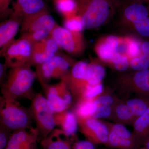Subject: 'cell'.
Listing matches in <instances>:
<instances>
[{"mask_svg": "<svg viewBox=\"0 0 149 149\" xmlns=\"http://www.w3.org/2000/svg\"><path fill=\"white\" fill-rule=\"evenodd\" d=\"M31 66L25 64L10 68L5 81L1 85L2 97L6 100H32L36 93L32 87L37 74Z\"/></svg>", "mask_w": 149, "mask_h": 149, "instance_id": "cell-1", "label": "cell"}, {"mask_svg": "<svg viewBox=\"0 0 149 149\" xmlns=\"http://www.w3.org/2000/svg\"><path fill=\"white\" fill-rule=\"evenodd\" d=\"M77 15L84 29H96L105 24L115 12L112 0H75Z\"/></svg>", "mask_w": 149, "mask_h": 149, "instance_id": "cell-2", "label": "cell"}, {"mask_svg": "<svg viewBox=\"0 0 149 149\" xmlns=\"http://www.w3.org/2000/svg\"><path fill=\"white\" fill-rule=\"evenodd\" d=\"M33 120L31 110L16 100L0 99V125L13 132L32 127Z\"/></svg>", "mask_w": 149, "mask_h": 149, "instance_id": "cell-3", "label": "cell"}, {"mask_svg": "<svg viewBox=\"0 0 149 149\" xmlns=\"http://www.w3.org/2000/svg\"><path fill=\"white\" fill-rule=\"evenodd\" d=\"M57 25L54 17L46 10L24 19L21 24V33L23 37L34 44L49 37Z\"/></svg>", "mask_w": 149, "mask_h": 149, "instance_id": "cell-4", "label": "cell"}, {"mask_svg": "<svg viewBox=\"0 0 149 149\" xmlns=\"http://www.w3.org/2000/svg\"><path fill=\"white\" fill-rule=\"evenodd\" d=\"M29 107L40 138L47 137L56 126L54 111L45 96L36 93Z\"/></svg>", "mask_w": 149, "mask_h": 149, "instance_id": "cell-5", "label": "cell"}, {"mask_svg": "<svg viewBox=\"0 0 149 149\" xmlns=\"http://www.w3.org/2000/svg\"><path fill=\"white\" fill-rule=\"evenodd\" d=\"M76 62L69 56L59 53L35 67L37 79L40 84L49 83L52 79H64Z\"/></svg>", "mask_w": 149, "mask_h": 149, "instance_id": "cell-6", "label": "cell"}, {"mask_svg": "<svg viewBox=\"0 0 149 149\" xmlns=\"http://www.w3.org/2000/svg\"><path fill=\"white\" fill-rule=\"evenodd\" d=\"M49 36L56 42L61 49L70 55H79L85 50L86 44L82 32L70 31L58 24Z\"/></svg>", "mask_w": 149, "mask_h": 149, "instance_id": "cell-7", "label": "cell"}, {"mask_svg": "<svg viewBox=\"0 0 149 149\" xmlns=\"http://www.w3.org/2000/svg\"><path fill=\"white\" fill-rule=\"evenodd\" d=\"M34 44L22 37L14 41L9 46L3 57L4 63L10 68L29 64Z\"/></svg>", "mask_w": 149, "mask_h": 149, "instance_id": "cell-8", "label": "cell"}, {"mask_svg": "<svg viewBox=\"0 0 149 149\" xmlns=\"http://www.w3.org/2000/svg\"><path fill=\"white\" fill-rule=\"evenodd\" d=\"M116 82L121 90L149 99V69L123 73L118 76Z\"/></svg>", "mask_w": 149, "mask_h": 149, "instance_id": "cell-9", "label": "cell"}, {"mask_svg": "<svg viewBox=\"0 0 149 149\" xmlns=\"http://www.w3.org/2000/svg\"><path fill=\"white\" fill-rule=\"evenodd\" d=\"M77 119L80 131L88 141L95 145H107L109 130L105 124L92 117Z\"/></svg>", "mask_w": 149, "mask_h": 149, "instance_id": "cell-10", "label": "cell"}, {"mask_svg": "<svg viewBox=\"0 0 149 149\" xmlns=\"http://www.w3.org/2000/svg\"><path fill=\"white\" fill-rule=\"evenodd\" d=\"M145 3L125 0L120 8L119 24L124 30L136 22L149 16V10Z\"/></svg>", "mask_w": 149, "mask_h": 149, "instance_id": "cell-11", "label": "cell"}, {"mask_svg": "<svg viewBox=\"0 0 149 149\" xmlns=\"http://www.w3.org/2000/svg\"><path fill=\"white\" fill-rule=\"evenodd\" d=\"M40 136L33 126L13 131L5 149H37Z\"/></svg>", "mask_w": 149, "mask_h": 149, "instance_id": "cell-12", "label": "cell"}, {"mask_svg": "<svg viewBox=\"0 0 149 149\" xmlns=\"http://www.w3.org/2000/svg\"><path fill=\"white\" fill-rule=\"evenodd\" d=\"M23 18L15 14L0 25V56H3L21 26Z\"/></svg>", "mask_w": 149, "mask_h": 149, "instance_id": "cell-13", "label": "cell"}, {"mask_svg": "<svg viewBox=\"0 0 149 149\" xmlns=\"http://www.w3.org/2000/svg\"><path fill=\"white\" fill-rule=\"evenodd\" d=\"M120 37L110 35L99 39L95 46V52L101 61L111 64L118 53Z\"/></svg>", "mask_w": 149, "mask_h": 149, "instance_id": "cell-14", "label": "cell"}, {"mask_svg": "<svg viewBox=\"0 0 149 149\" xmlns=\"http://www.w3.org/2000/svg\"><path fill=\"white\" fill-rule=\"evenodd\" d=\"M13 14L23 18H28L47 10L42 0H17Z\"/></svg>", "mask_w": 149, "mask_h": 149, "instance_id": "cell-15", "label": "cell"}, {"mask_svg": "<svg viewBox=\"0 0 149 149\" xmlns=\"http://www.w3.org/2000/svg\"><path fill=\"white\" fill-rule=\"evenodd\" d=\"M54 117L56 126H58L68 137L75 136L78 129V123L74 113L66 110L56 113Z\"/></svg>", "mask_w": 149, "mask_h": 149, "instance_id": "cell-16", "label": "cell"}, {"mask_svg": "<svg viewBox=\"0 0 149 149\" xmlns=\"http://www.w3.org/2000/svg\"><path fill=\"white\" fill-rule=\"evenodd\" d=\"M41 145L43 149H72L69 138L60 129H54L42 139Z\"/></svg>", "mask_w": 149, "mask_h": 149, "instance_id": "cell-17", "label": "cell"}, {"mask_svg": "<svg viewBox=\"0 0 149 149\" xmlns=\"http://www.w3.org/2000/svg\"><path fill=\"white\" fill-rule=\"evenodd\" d=\"M133 134L138 148L149 139V107L135 120Z\"/></svg>", "mask_w": 149, "mask_h": 149, "instance_id": "cell-18", "label": "cell"}, {"mask_svg": "<svg viewBox=\"0 0 149 149\" xmlns=\"http://www.w3.org/2000/svg\"><path fill=\"white\" fill-rule=\"evenodd\" d=\"M44 92H47L60 97L70 106L73 100L72 94L70 91L66 82L64 79L59 83L55 84L43 83L41 84Z\"/></svg>", "mask_w": 149, "mask_h": 149, "instance_id": "cell-19", "label": "cell"}, {"mask_svg": "<svg viewBox=\"0 0 149 149\" xmlns=\"http://www.w3.org/2000/svg\"><path fill=\"white\" fill-rule=\"evenodd\" d=\"M105 74V70L101 65L93 61L90 63L85 77L87 91L90 87L101 83Z\"/></svg>", "mask_w": 149, "mask_h": 149, "instance_id": "cell-20", "label": "cell"}, {"mask_svg": "<svg viewBox=\"0 0 149 149\" xmlns=\"http://www.w3.org/2000/svg\"><path fill=\"white\" fill-rule=\"evenodd\" d=\"M56 54L51 53L46 50L40 42L33 45V51L29 65L36 67L47 61Z\"/></svg>", "mask_w": 149, "mask_h": 149, "instance_id": "cell-21", "label": "cell"}, {"mask_svg": "<svg viewBox=\"0 0 149 149\" xmlns=\"http://www.w3.org/2000/svg\"><path fill=\"white\" fill-rule=\"evenodd\" d=\"M124 30L142 39H149V16L134 23Z\"/></svg>", "mask_w": 149, "mask_h": 149, "instance_id": "cell-22", "label": "cell"}, {"mask_svg": "<svg viewBox=\"0 0 149 149\" xmlns=\"http://www.w3.org/2000/svg\"><path fill=\"white\" fill-rule=\"evenodd\" d=\"M126 104L136 119L143 114L149 107V99L143 97L131 99L127 101Z\"/></svg>", "mask_w": 149, "mask_h": 149, "instance_id": "cell-23", "label": "cell"}, {"mask_svg": "<svg viewBox=\"0 0 149 149\" xmlns=\"http://www.w3.org/2000/svg\"><path fill=\"white\" fill-rule=\"evenodd\" d=\"M54 2L57 9L64 18L77 15V3L75 0H55Z\"/></svg>", "mask_w": 149, "mask_h": 149, "instance_id": "cell-24", "label": "cell"}, {"mask_svg": "<svg viewBox=\"0 0 149 149\" xmlns=\"http://www.w3.org/2000/svg\"><path fill=\"white\" fill-rule=\"evenodd\" d=\"M97 108V105L93 99L85 100L78 103L75 115L77 118H85L91 117Z\"/></svg>", "mask_w": 149, "mask_h": 149, "instance_id": "cell-25", "label": "cell"}, {"mask_svg": "<svg viewBox=\"0 0 149 149\" xmlns=\"http://www.w3.org/2000/svg\"><path fill=\"white\" fill-rule=\"evenodd\" d=\"M46 98L47 100L54 111L55 112L59 113L68 109L69 105L66 103L63 99L58 96L47 92H44Z\"/></svg>", "mask_w": 149, "mask_h": 149, "instance_id": "cell-26", "label": "cell"}, {"mask_svg": "<svg viewBox=\"0 0 149 149\" xmlns=\"http://www.w3.org/2000/svg\"><path fill=\"white\" fill-rule=\"evenodd\" d=\"M64 27L68 30L75 32H82L84 29L81 19L78 15L64 18Z\"/></svg>", "mask_w": 149, "mask_h": 149, "instance_id": "cell-27", "label": "cell"}, {"mask_svg": "<svg viewBox=\"0 0 149 149\" xmlns=\"http://www.w3.org/2000/svg\"><path fill=\"white\" fill-rule=\"evenodd\" d=\"M116 113L118 119L125 122L130 121L135 117L126 104L118 105L116 108Z\"/></svg>", "mask_w": 149, "mask_h": 149, "instance_id": "cell-28", "label": "cell"}, {"mask_svg": "<svg viewBox=\"0 0 149 149\" xmlns=\"http://www.w3.org/2000/svg\"><path fill=\"white\" fill-rule=\"evenodd\" d=\"M129 61L130 60L127 56L118 53L112 61L111 64L114 69L120 72H123L130 67Z\"/></svg>", "mask_w": 149, "mask_h": 149, "instance_id": "cell-29", "label": "cell"}, {"mask_svg": "<svg viewBox=\"0 0 149 149\" xmlns=\"http://www.w3.org/2000/svg\"><path fill=\"white\" fill-rule=\"evenodd\" d=\"M130 67L134 71H142L149 69V64L141 54L136 57L130 59Z\"/></svg>", "mask_w": 149, "mask_h": 149, "instance_id": "cell-30", "label": "cell"}, {"mask_svg": "<svg viewBox=\"0 0 149 149\" xmlns=\"http://www.w3.org/2000/svg\"><path fill=\"white\" fill-rule=\"evenodd\" d=\"M40 42L43 48L49 52L54 54L60 53L59 51L61 49L56 42L50 36Z\"/></svg>", "mask_w": 149, "mask_h": 149, "instance_id": "cell-31", "label": "cell"}, {"mask_svg": "<svg viewBox=\"0 0 149 149\" xmlns=\"http://www.w3.org/2000/svg\"><path fill=\"white\" fill-rule=\"evenodd\" d=\"M111 130H113L118 136L122 138L128 139H132L135 141L133 133L126 127L120 123H116L112 127ZM136 142V141H135Z\"/></svg>", "mask_w": 149, "mask_h": 149, "instance_id": "cell-32", "label": "cell"}, {"mask_svg": "<svg viewBox=\"0 0 149 149\" xmlns=\"http://www.w3.org/2000/svg\"><path fill=\"white\" fill-rule=\"evenodd\" d=\"M111 113L112 109L111 107L98 106L91 117L97 119L107 118L110 116Z\"/></svg>", "mask_w": 149, "mask_h": 149, "instance_id": "cell-33", "label": "cell"}, {"mask_svg": "<svg viewBox=\"0 0 149 149\" xmlns=\"http://www.w3.org/2000/svg\"><path fill=\"white\" fill-rule=\"evenodd\" d=\"M103 86L101 83L92 86L86 91L83 101L93 100L97 96L103 92Z\"/></svg>", "mask_w": 149, "mask_h": 149, "instance_id": "cell-34", "label": "cell"}, {"mask_svg": "<svg viewBox=\"0 0 149 149\" xmlns=\"http://www.w3.org/2000/svg\"><path fill=\"white\" fill-rule=\"evenodd\" d=\"M13 132L0 125V149H5Z\"/></svg>", "mask_w": 149, "mask_h": 149, "instance_id": "cell-35", "label": "cell"}, {"mask_svg": "<svg viewBox=\"0 0 149 149\" xmlns=\"http://www.w3.org/2000/svg\"><path fill=\"white\" fill-rule=\"evenodd\" d=\"M95 103L98 106H110L113 103V99L109 95L99 96L93 99Z\"/></svg>", "mask_w": 149, "mask_h": 149, "instance_id": "cell-36", "label": "cell"}, {"mask_svg": "<svg viewBox=\"0 0 149 149\" xmlns=\"http://www.w3.org/2000/svg\"><path fill=\"white\" fill-rule=\"evenodd\" d=\"M73 149H96L95 144L88 141H77L74 144Z\"/></svg>", "mask_w": 149, "mask_h": 149, "instance_id": "cell-37", "label": "cell"}, {"mask_svg": "<svg viewBox=\"0 0 149 149\" xmlns=\"http://www.w3.org/2000/svg\"><path fill=\"white\" fill-rule=\"evenodd\" d=\"M141 55L149 64V39L141 42Z\"/></svg>", "mask_w": 149, "mask_h": 149, "instance_id": "cell-38", "label": "cell"}, {"mask_svg": "<svg viewBox=\"0 0 149 149\" xmlns=\"http://www.w3.org/2000/svg\"><path fill=\"white\" fill-rule=\"evenodd\" d=\"M7 67L5 63H0V84L1 86L5 81L6 76Z\"/></svg>", "mask_w": 149, "mask_h": 149, "instance_id": "cell-39", "label": "cell"}, {"mask_svg": "<svg viewBox=\"0 0 149 149\" xmlns=\"http://www.w3.org/2000/svg\"><path fill=\"white\" fill-rule=\"evenodd\" d=\"M9 0H1V11L4 12L6 10L8 5Z\"/></svg>", "mask_w": 149, "mask_h": 149, "instance_id": "cell-40", "label": "cell"}, {"mask_svg": "<svg viewBox=\"0 0 149 149\" xmlns=\"http://www.w3.org/2000/svg\"><path fill=\"white\" fill-rule=\"evenodd\" d=\"M136 149H149V139H148L143 145Z\"/></svg>", "mask_w": 149, "mask_h": 149, "instance_id": "cell-41", "label": "cell"}, {"mask_svg": "<svg viewBox=\"0 0 149 149\" xmlns=\"http://www.w3.org/2000/svg\"><path fill=\"white\" fill-rule=\"evenodd\" d=\"M130 1H140L141 2L146 3V4L149 2V0H130Z\"/></svg>", "mask_w": 149, "mask_h": 149, "instance_id": "cell-42", "label": "cell"}, {"mask_svg": "<svg viewBox=\"0 0 149 149\" xmlns=\"http://www.w3.org/2000/svg\"><path fill=\"white\" fill-rule=\"evenodd\" d=\"M146 5L147 7H148V9L149 10V2H148L147 3H146Z\"/></svg>", "mask_w": 149, "mask_h": 149, "instance_id": "cell-43", "label": "cell"}]
</instances>
